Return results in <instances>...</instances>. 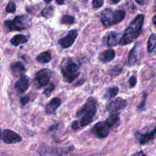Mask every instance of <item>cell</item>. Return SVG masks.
<instances>
[{
  "label": "cell",
  "mask_w": 156,
  "mask_h": 156,
  "mask_svg": "<svg viewBox=\"0 0 156 156\" xmlns=\"http://www.w3.org/2000/svg\"><path fill=\"white\" fill-rule=\"evenodd\" d=\"M96 110L97 104L96 100L91 97L89 98L84 105L77 111L76 116L78 118V119L72 122L71 129L76 130L80 127L88 125L93 121Z\"/></svg>",
  "instance_id": "cell-1"
},
{
  "label": "cell",
  "mask_w": 156,
  "mask_h": 156,
  "mask_svg": "<svg viewBox=\"0 0 156 156\" xmlns=\"http://www.w3.org/2000/svg\"><path fill=\"white\" fill-rule=\"evenodd\" d=\"M144 21V16L142 14L138 15L124 30L118 44L127 45L133 42L141 34Z\"/></svg>",
  "instance_id": "cell-2"
},
{
  "label": "cell",
  "mask_w": 156,
  "mask_h": 156,
  "mask_svg": "<svg viewBox=\"0 0 156 156\" xmlns=\"http://www.w3.org/2000/svg\"><path fill=\"white\" fill-rule=\"evenodd\" d=\"M126 12L122 10L105 9L101 13V21L105 27L116 24L123 20Z\"/></svg>",
  "instance_id": "cell-3"
},
{
  "label": "cell",
  "mask_w": 156,
  "mask_h": 156,
  "mask_svg": "<svg viewBox=\"0 0 156 156\" xmlns=\"http://www.w3.org/2000/svg\"><path fill=\"white\" fill-rule=\"evenodd\" d=\"M61 72L64 79L68 82H73L80 73L78 65L70 57H65L62 60Z\"/></svg>",
  "instance_id": "cell-4"
},
{
  "label": "cell",
  "mask_w": 156,
  "mask_h": 156,
  "mask_svg": "<svg viewBox=\"0 0 156 156\" xmlns=\"http://www.w3.org/2000/svg\"><path fill=\"white\" fill-rule=\"evenodd\" d=\"M5 27L9 30H21L29 28L31 25L30 20L26 15L16 16L13 20L4 21Z\"/></svg>",
  "instance_id": "cell-5"
},
{
  "label": "cell",
  "mask_w": 156,
  "mask_h": 156,
  "mask_svg": "<svg viewBox=\"0 0 156 156\" xmlns=\"http://www.w3.org/2000/svg\"><path fill=\"white\" fill-rule=\"evenodd\" d=\"M71 151V148H56L43 146L38 150L41 156H63Z\"/></svg>",
  "instance_id": "cell-6"
},
{
  "label": "cell",
  "mask_w": 156,
  "mask_h": 156,
  "mask_svg": "<svg viewBox=\"0 0 156 156\" xmlns=\"http://www.w3.org/2000/svg\"><path fill=\"white\" fill-rule=\"evenodd\" d=\"M127 105L126 101L121 98H116L112 101L106 107L107 110L111 114H119Z\"/></svg>",
  "instance_id": "cell-7"
},
{
  "label": "cell",
  "mask_w": 156,
  "mask_h": 156,
  "mask_svg": "<svg viewBox=\"0 0 156 156\" xmlns=\"http://www.w3.org/2000/svg\"><path fill=\"white\" fill-rule=\"evenodd\" d=\"M110 127L105 121L98 122L93 126L92 132L96 137L102 138L108 136L110 133Z\"/></svg>",
  "instance_id": "cell-8"
},
{
  "label": "cell",
  "mask_w": 156,
  "mask_h": 156,
  "mask_svg": "<svg viewBox=\"0 0 156 156\" xmlns=\"http://www.w3.org/2000/svg\"><path fill=\"white\" fill-rule=\"evenodd\" d=\"M77 37V32L75 29H72L68 32L67 35L58 40V44L63 48L71 47Z\"/></svg>",
  "instance_id": "cell-9"
},
{
  "label": "cell",
  "mask_w": 156,
  "mask_h": 156,
  "mask_svg": "<svg viewBox=\"0 0 156 156\" xmlns=\"http://www.w3.org/2000/svg\"><path fill=\"white\" fill-rule=\"evenodd\" d=\"M2 138L6 144L17 143L22 140V138L19 134L10 129H5L3 131Z\"/></svg>",
  "instance_id": "cell-10"
},
{
  "label": "cell",
  "mask_w": 156,
  "mask_h": 156,
  "mask_svg": "<svg viewBox=\"0 0 156 156\" xmlns=\"http://www.w3.org/2000/svg\"><path fill=\"white\" fill-rule=\"evenodd\" d=\"M51 71L48 69H43L39 71L36 74V80L40 87H44L47 85L51 77Z\"/></svg>",
  "instance_id": "cell-11"
},
{
  "label": "cell",
  "mask_w": 156,
  "mask_h": 156,
  "mask_svg": "<svg viewBox=\"0 0 156 156\" xmlns=\"http://www.w3.org/2000/svg\"><path fill=\"white\" fill-rule=\"evenodd\" d=\"M30 85V79L26 76H22L15 82V88L20 93L26 92Z\"/></svg>",
  "instance_id": "cell-12"
},
{
  "label": "cell",
  "mask_w": 156,
  "mask_h": 156,
  "mask_svg": "<svg viewBox=\"0 0 156 156\" xmlns=\"http://www.w3.org/2000/svg\"><path fill=\"white\" fill-rule=\"evenodd\" d=\"M115 57V52L112 49H106L99 54V59L100 61L107 63L111 62Z\"/></svg>",
  "instance_id": "cell-13"
},
{
  "label": "cell",
  "mask_w": 156,
  "mask_h": 156,
  "mask_svg": "<svg viewBox=\"0 0 156 156\" xmlns=\"http://www.w3.org/2000/svg\"><path fill=\"white\" fill-rule=\"evenodd\" d=\"M61 104V101L58 98H54L48 104L46 107V112L47 114H54Z\"/></svg>",
  "instance_id": "cell-14"
},
{
  "label": "cell",
  "mask_w": 156,
  "mask_h": 156,
  "mask_svg": "<svg viewBox=\"0 0 156 156\" xmlns=\"http://www.w3.org/2000/svg\"><path fill=\"white\" fill-rule=\"evenodd\" d=\"M139 142L140 144H146L156 137V127L149 133H138Z\"/></svg>",
  "instance_id": "cell-15"
},
{
  "label": "cell",
  "mask_w": 156,
  "mask_h": 156,
  "mask_svg": "<svg viewBox=\"0 0 156 156\" xmlns=\"http://www.w3.org/2000/svg\"><path fill=\"white\" fill-rule=\"evenodd\" d=\"M10 69L13 75L15 76H23V74L26 70L24 65L20 62L13 63L10 65Z\"/></svg>",
  "instance_id": "cell-16"
},
{
  "label": "cell",
  "mask_w": 156,
  "mask_h": 156,
  "mask_svg": "<svg viewBox=\"0 0 156 156\" xmlns=\"http://www.w3.org/2000/svg\"><path fill=\"white\" fill-rule=\"evenodd\" d=\"M147 51L150 55H156V34L150 35L147 43Z\"/></svg>",
  "instance_id": "cell-17"
},
{
  "label": "cell",
  "mask_w": 156,
  "mask_h": 156,
  "mask_svg": "<svg viewBox=\"0 0 156 156\" xmlns=\"http://www.w3.org/2000/svg\"><path fill=\"white\" fill-rule=\"evenodd\" d=\"M28 41V37L22 34H18L13 36L11 40H10V43L15 46H17L20 44L26 43Z\"/></svg>",
  "instance_id": "cell-18"
},
{
  "label": "cell",
  "mask_w": 156,
  "mask_h": 156,
  "mask_svg": "<svg viewBox=\"0 0 156 156\" xmlns=\"http://www.w3.org/2000/svg\"><path fill=\"white\" fill-rule=\"evenodd\" d=\"M118 35H119L118 33L114 31H112L107 37V46L109 47H111V46H115L118 44L119 43Z\"/></svg>",
  "instance_id": "cell-19"
},
{
  "label": "cell",
  "mask_w": 156,
  "mask_h": 156,
  "mask_svg": "<svg viewBox=\"0 0 156 156\" xmlns=\"http://www.w3.org/2000/svg\"><path fill=\"white\" fill-rule=\"evenodd\" d=\"M36 59L38 62L41 63H48L51 59V53L48 51L41 52L37 57Z\"/></svg>",
  "instance_id": "cell-20"
},
{
  "label": "cell",
  "mask_w": 156,
  "mask_h": 156,
  "mask_svg": "<svg viewBox=\"0 0 156 156\" xmlns=\"http://www.w3.org/2000/svg\"><path fill=\"white\" fill-rule=\"evenodd\" d=\"M119 91V88L117 87H113L109 88L105 92L104 94V98L107 99H111L112 98H114L117 95Z\"/></svg>",
  "instance_id": "cell-21"
},
{
  "label": "cell",
  "mask_w": 156,
  "mask_h": 156,
  "mask_svg": "<svg viewBox=\"0 0 156 156\" xmlns=\"http://www.w3.org/2000/svg\"><path fill=\"white\" fill-rule=\"evenodd\" d=\"M41 15L46 18H49L52 16L54 14V7L52 5H46L41 12Z\"/></svg>",
  "instance_id": "cell-22"
},
{
  "label": "cell",
  "mask_w": 156,
  "mask_h": 156,
  "mask_svg": "<svg viewBox=\"0 0 156 156\" xmlns=\"http://www.w3.org/2000/svg\"><path fill=\"white\" fill-rule=\"evenodd\" d=\"M137 61V54L136 46L133 47L130 51L128 57V63L130 65H134Z\"/></svg>",
  "instance_id": "cell-23"
},
{
  "label": "cell",
  "mask_w": 156,
  "mask_h": 156,
  "mask_svg": "<svg viewBox=\"0 0 156 156\" xmlns=\"http://www.w3.org/2000/svg\"><path fill=\"white\" fill-rule=\"evenodd\" d=\"M75 18L69 15H64L61 18V23L65 24H72L74 23Z\"/></svg>",
  "instance_id": "cell-24"
},
{
  "label": "cell",
  "mask_w": 156,
  "mask_h": 156,
  "mask_svg": "<svg viewBox=\"0 0 156 156\" xmlns=\"http://www.w3.org/2000/svg\"><path fill=\"white\" fill-rule=\"evenodd\" d=\"M6 12L9 13H14L16 11V4L13 1H10L7 7H6Z\"/></svg>",
  "instance_id": "cell-25"
},
{
  "label": "cell",
  "mask_w": 156,
  "mask_h": 156,
  "mask_svg": "<svg viewBox=\"0 0 156 156\" xmlns=\"http://www.w3.org/2000/svg\"><path fill=\"white\" fill-rule=\"evenodd\" d=\"M54 88H55L54 85L52 83H51L49 84V85L48 86V87L45 89V90L44 91L43 93H44L47 97H48V96H50V94H51V93L53 91V90H54Z\"/></svg>",
  "instance_id": "cell-26"
},
{
  "label": "cell",
  "mask_w": 156,
  "mask_h": 156,
  "mask_svg": "<svg viewBox=\"0 0 156 156\" xmlns=\"http://www.w3.org/2000/svg\"><path fill=\"white\" fill-rule=\"evenodd\" d=\"M146 98H147V94L146 93H143V98H142V101L141 102V103L138 105V108L142 110L144 109V107H145V104H146Z\"/></svg>",
  "instance_id": "cell-27"
},
{
  "label": "cell",
  "mask_w": 156,
  "mask_h": 156,
  "mask_svg": "<svg viewBox=\"0 0 156 156\" xmlns=\"http://www.w3.org/2000/svg\"><path fill=\"white\" fill-rule=\"evenodd\" d=\"M104 0H93L92 5L94 8H99L104 4Z\"/></svg>",
  "instance_id": "cell-28"
},
{
  "label": "cell",
  "mask_w": 156,
  "mask_h": 156,
  "mask_svg": "<svg viewBox=\"0 0 156 156\" xmlns=\"http://www.w3.org/2000/svg\"><path fill=\"white\" fill-rule=\"evenodd\" d=\"M129 87L130 88H132L135 86L136 83V77L135 76H132L129 80Z\"/></svg>",
  "instance_id": "cell-29"
},
{
  "label": "cell",
  "mask_w": 156,
  "mask_h": 156,
  "mask_svg": "<svg viewBox=\"0 0 156 156\" xmlns=\"http://www.w3.org/2000/svg\"><path fill=\"white\" fill-rule=\"evenodd\" d=\"M29 96H24L20 99V103L22 105H24L29 102Z\"/></svg>",
  "instance_id": "cell-30"
},
{
  "label": "cell",
  "mask_w": 156,
  "mask_h": 156,
  "mask_svg": "<svg viewBox=\"0 0 156 156\" xmlns=\"http://www.w3.org/2000/svg\"><path fill=\"white\" fill-rule=\"evenodd\" d=\"M135 1L136 2H137V3L139 4L140 5H143L146 4L147 2V1H148L149 0H135Z\"/></svg>",
  "instance_id": "cell-31"
},
{
  "label": "cell",
  "mask_w": 156,
  "mask_h": 156,
  "mask_svg": "<svg viewBox=\"0 0 156 156\" xmlns=\"http://www.w3.org/2000/svg\"><path fill=\"white\" fill-rule=\"evenodd\" d=\"M132 156H146V155L144 154V153L142 151H138L135 152V154H133Z\"/></svg>",
  "instance_id": "cell-32"
},
{
  "label": "cell",
  "mask_w": 156,
  "mask_h": 156,
  "mask_svg": "<svg viewBox=\"0 0 156 156\" xmlns=\"http://www.w3.org/2000/svg\"><path fill=\"white\" fill-rule=\"evenodd\" d=\"M55 1H56V2H57L58 4L61 5V4H63L64 3L65 0H55Z\"/></svg>",
  "instance_id": "cell-33"
},
{
  "label": "cell",
  "mask_w": 156,
  "mask_h": 156,
  "mask_svg": "<svg viewBox=\"0 0 156 156\" xmlns=\"http://www.w3.org/2000/svg\"><path fill=\"white\" fill-rule=\"evenodd\" d=\"M152 23L155 25H156V15H155L152 18Z\"/></svg>",
  "instance_id": "cell-34"
},
{
  "label": "cell",
  "mask_w": 156,
  "mask_h": 156,
  "mask_svg": "<svg viewBox=\"0 0 156 156\" xmlns=\"http://www.w3.org/2000/svg\"><path fill=\"white\" fill-rule=\"evenodd\" d=\"M120 0H111L112 2H113V3H118V2H119Z\"/></svg>",
  "instance_id": "cell-35"
},
{
  "label": "cell",
  "mask_w": 156,
  "mask_h": 156,
  "mask_svg": "<svg viewBox=\"0 0 156 156\" xmlns=\"http://www.w3.org/2000/svg\"><path fill=\"white\" fill-rule=\"evenodd\" d=\"M2 130L0 129V139L1 138H2Z\"/></svg>",
  "instance_id": "cell-36"
},
{
  "label": "cell",
  "mask_w": 156,
  "mask_h": 156,
  "mask_svg": "<svg viewBox=\"0 0 156 156\" xmlns=\"http://www.w3.org/2000/svg\"><path fill=\"white\" fill-rule=\"evenodd\" d=\"M46 2H50L52 0H44Z\"/></svg>",
  "instance_id": "cell-37"
}]
</instances>
